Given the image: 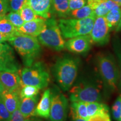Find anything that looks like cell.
Instances as JSON below:
<instances>
[{"label": "cell", "instance_id": "1", "mask_svg": "<svg viewBox=\"0 0 121 121\" xmlns=\"http://www.w3.org/2000/svg\"><path fill=\"white\" fill-rule=\"evenodd\" d=\"M80 63V58L65 55L59 58L53 67V73L57 84L63 91L71 88L78 76Z\"/></svg>", "mask_w": 121, "mask_h": 121}, {"label": "cell", "instance_id": "2", "mask_svg": "<svg viewBox=\"0 0 121 121\" xmlns=\"http://www.w3.org/2000/svg\"><path fill=\"white\" fill-rule=\"evenodd\" d=\"M102 89V82L97 78H80L69 89V100L71 102H100Z\"/></svg>", "mask_w": 121, "mask_h": 121}, {"label": "cell", "instance_id": "3", "mask_svg": "<svg viewBox=\"0 0 121 121\" xmlns=\"http://www.w3.org/2000/svg\"><path fill=\"white\" fill-rule=\"evenodd\" d=\"M20 56L25 66H29L40 55L41 47L35 37L19 33L9 40Z\"/></svg>", "mask_w": 121, "mask_h": 121}, {"label": "cell", "instance_id": "4", "mask_svg": "<svg viewBox=\"0 0 121 121\" xmlns=\"http://www.w3.org/2000/svg\"><path fill=\"white\" fill-rule=\"evenodd\" d=\"M96 65L100 76L109 91L117 89L119 81V71L115 57L110 53H100L96 56Z\"/></svg>", "mask_w": 121, "mask_h": 121}, {"label": "cell", "instance_id": "5", "mask_svg": "<svg viewBox=\"0 0 121 121\" xmlns=\"http://www.w3.org/2000/svg\"><path fill=\"white\" fill-rule=\"evenodd\" d=\"M20 77L22 86H34L39 89L47 87L50 82L49 72L41 62H34L25 66L21 71Z\"/></svg>", "mask_w": 121, "mask_h": 121}, {"label": "cell", "instance_id": "6", "mask_svg": "<svg viewBox=\"0 0 121 121\" xmlns=\"http://www.w3.org/2000/svg\"><path fill=\"white\" fill-rule=\"evenodd\" d=\"M95 17H88L82 19L72 18L60 19L58 25L63 38H72L90 34L93 28Z\"/></svg>", "mask_w": 121, "mask_h": 121}, {"label": "cell", "instance_id": "7", "mask_svg": "<svg viewBox=\"0 0 121 121\" xmlns=\"http://www.w3.org/2000/svg\"><path fill=\"white\" fill-rule=\"evenodd\" d=\"M37 39L41 44L54 51H60L65 48L64 38L58 22L54 17L46 19V27Z\"/></svg>", "mask_w": 121, "mask_h": 121}, {"label": "cell", "instance_id": "8", "mask_svg": "<svg viewBox=\"0 0 121 121\" xmlns=\"http://www.w3.org/2000/svg\"><path fill=\"white\" fill-rule=\"evenodd\" d=\"M69 102L66 96L55 87L51 90V104L49 119L51 121H66Z\"/></svg>", "mask_w": 121, "mask_h": 121}, {"label": "cell", "instance_id": "9", "mask_svg": "<svg viewBox=\"0 0 121 121\" xmlns=\"http://www.w3.org/2000/svg\"><path fill=\"white\" fill-rule=\"evenodd\" d=\"M110 30L105 17H96L93 28L90 33L93 43L104 45L109 41Z\"/></svg>", "mask_w": 121, "mask_h": 121}, {"label": "cell", "instance_id": "10", "mask_svg": "<svg viewBox=\"0 0 121 121\" xmlns=\"http://www.w3.org/2000/svg\"><path fill=\"white\" fill-rule=\"evenodd\" d=\"M19 69L11 47L7 43H0V72H18Z\"/></svg>", "mask_w": 121, "mask_h": 121}, {"label": "cell", "instance_id": "11", "mask_svg": "<svg viewBox=\"0 0 121 121\" xmlns=\"http://www.w3.org/2000/svg\"><path fill=\"white\" fill-rule=\"evenodd\" d=\"M93 44L90 34L72 38L65 42V48L76 54L85 53L88 52Z\"/></svg>", "mask_w": 121, "mask_h": 121}, {"label": "cell", "instance_id": "12", "mask_svg": "<svg viewBox=\"0 0 121 121\" xmlns=\"http://www.w3.org/2000/svg\"><path fill=\"white\" fill-rule=\"evenodd\" d=\"M0 81L4 90L9 91L20 90L22 86L20 75L18 72H0Z\"/></svg>", "mask_w": 121, "mask_h": 121}, {"label": "cell", "instance_id": "13", "mask_svg": "<svg viewBox=\"0 0 121 121\" xmlns=\"http://www.w3.org/2000/svg\"><path fill=\"white\" fill-rule=\"evenodd\" d=\"M46 27V19L42 17L30 22H25L22 26L17 28L19 33L37 37Z\"/></svg>", "mask_w": 121, "mask_h": 121}, {"label": "cell", "instance_id": "14", "mask_svg": "<svg viewBox=\"0 0 121 121\" xmlns=\"http://www.w3.org/2000/svg\"><path fill=\"white\" fill-rule=\"evenodd\" d=\"M51 104V90L46 89L35 109L34 116L48 119L49 118Z\"/></svg>", "mask_w": 121, "mask_h": 121}, {"label": "cell", "instance_id": "15", "mask_svg": "<svg viewBox=\"0 0 121 121\" xmlns=\"http://www.w3.org/2000/svg\"><path fill=\"white\" fill-rule=\"evenodd\" d=\"M38 16L45 19L51 17L52 0H25Z\"/></svg>", "mask_w": 121, "mask_h": 121}, {"label": "cell", "instance_id": "16", "mask_svg": "<svg viewBox=\"0 0 121 121\" xmlns=\"http://www.w3.org/2000/svg\"><path fill=\"white\" fill-rule=\"evenodd\" d=\"M20 90L9 91L4 90L1 95V99L11 114L19 108L20 101Z\"/></svg>", "mask_w": 121, "mask_h": 121}, {"label": "cell", "instance_id": "17", "mask_svg": "<svg viewBox=\"0 0 121 121\" xmlns=\"http://www.w3.org/2000/svg\"><path fill=\"white\" fill-rule=\"evenodd\" d=\"M38 99V95L32 98H20L19 109L25 118L34 117V110Z\"/></svg>", "mask_w": 121, "mask_h": 121}, {"label": "cell", "instance_id": "18", "mask_svg": "<svg viewBox=\"0 0 121 121\" xmlns=\"http://www.w3.org/2000/svg\"><path fill=\"white\" fill-rule=\"evenodd\" d=\"M70 11L69 0H52L51 14L62 19H66L69 17Z\"/></svg>", "mask_w": 121, "mask_h": 121}, {"label": "cell", "instance_id": "19", "mask_svg": "<svg viewBox=\"0 0 121 121\" xmlns=\"http://www.w3.org/2000/svg\"><path fill=\"white\" fill-rule=\"evenodd\" d=\"M70 114L71 118L78 117L88 120L86 102L82 101L71 102L70 105Z\"/></svg>", "mask_w": 121, "mask_h": 121}, {"label": "cell", "instance_id": "20", "mask_svg": "<svg viewBox=\"0 0 121 121\" xmlns=\"http://www.w3.org/2000/svg\"><path fill=\"white\" fill-rule=\"evenodd\" d=\"M107 23L110 31L116 28L121 19V6L110 10L105 16Z\"/></svg>", "mask_w": 121, "mask_h": 121}, {"label": "cell", "instance_id": "21", "mask_svg": "<svg viewBox=\"0 0 121 121\" xmlns=\"http://www.w3.org/2000/svg\"><path fill=\"white\" fill-rule=\"evenodd\" d=\"M0 33L10 38L20 33L19 32L17 29L6 18L5 16L0 17Z\"/></svg>", "mask_w": 121, "mask_h": 121}, {"label": "cell", "instance_id": "22", "mask_svg": "<svg viewBox=\"0 0 121 121\" xmlns=\"http://www.w3.org/2000/svg\"><path fill=\"white\" fill-rule=\"evenodd\" d=\"M89 118L95 114L103 113H109V108L106 104L101 102L86 103Z\"/></svg>", "mask_w": 121, "mask_h": 121}, {"label": "cell", "instance_id": "23", "mask_svg": "<svg viewBox=\"0 0 121 121\" xmlns=\"http://www.w3.org/2000/svg\"><path fill=\"white\" fill-rule=\"evenodd\" d=\"M69 17L72 19H82L88 17H96L94 11L88 5H85L81 8L71 11Z\"/></svg>", "mask_w": 121, "mask_h": 121}, {"label": "cell", "instance_id": "24", "mask_svg": "<svg viewBox=\"0 0 121 121\" xmlns=\"http://www.w3.org/2000/svg\"><path fill=\"white\" fill-rule=\"evenodd\" d=\"M19 13L22 16V19L25 22H30V21L37 19L40 17L35 13L34 10L30 7L28 3L26 2V1H25L22 8L20 10Z\"/></svg>", "mask_w": 121, "mask_h": 121}, {"label": "cell", "instance_id": "25", "mask_svg": "<svg viewBox=\"0 0 121 121\" xmlns=\"http://www.w3.org/2000/svg\"><path fill=\"white\" fill-rule=\"evenodd\" d=\"M39 90L34 86L23 85L20 90V96L21 98L34 97L38 95Z\"/></svg>", "mask_w": 121, "mask_h": 121}, {"label": "cell", "instance_id": "26", "mask_svg": "<svg viewBox=\"0 0 121 121\" xmlns=\"http://www.w3.org/2000/svg\"><path fill=\"white\" fill-rule=\"evenodd\" d=\"M5 17L16 28L22 26L25 22L22 19L19 12L10 11V13L5 15Z\"/></svg>", "mask_w": 121, "mask_h": 121}, {"label": "cell", "instance_id": "27", "mask_svg": "<svg viewBox=\"0 0 121 121\" xmlns=\"http://www.w3.org/2000/svg\"><path fill=\"white\" fill-rule=\"evenodd\" d=\"M114 51L117 57L119 71V86L121 88V41L119 39H115L113 43Z\"/></svg>", "mask_w": 121, "mask_h": 121}, {"label": "cell", "instance_id": "28", "mask_svg": "<svg viewBox=\"0 0 121 121\" xmlns=\"http://www.w3.org/2000/svg\"><path fill=\"white\" fill-rule=\"evenodd\" d=\"M94 11L96 17H99V16L105 17L106 15L109 11V10L107 6L106 0H102V2L98 4Z\"/></svg>", "mask_w": 121, "mask_h": 121}, {"label": "cell", "instance_id": "29", "mask_svg": "<svg viewBox=\"0 0 121 121\" xmlns=\"http://www.w3.org/2000/svg\"><path fill=\"white\" fill-rule=\"evenodd\" d=\"M112 112L114 120L118 121L121 113V96H118L115 100L112 108Z\"/></svg>", "mask_w": 121, "mask_h": 121}, {"label": "cell", "instance_id": "30", "mask_svg": "<svg viewBox=\"0 0 121 121\" xmlns=\"http://www.w3.org/2000/svg\"><path fill=\"white\" fill-rule=\"evenodd\" d=\"M10 11L19 12L25 0H7Z\"/></svg>", "mask_w": 121, "mask_h": 121}, {"label": "cell", "instance_id": "31", "mask_svg": "<svg viewBox=\"0 0 121 121\" xmlns=\"http://www.w3.org/2000/svg\"><path fill=\"white\" fill-rule=\"evenodd\" d=\"M11 116L0 98V121H10Z\"/></svg>", "mask_w": 121, "mask_h": 121}, {"label": "cell", "instance_id": "32", "mask_svg": "<svg viewBox=\"0 0 121 121\" xmlns=\"http://www.w3.org/2000/svg\"><path fill=\"white\" fill-rule=\"evenodd\" d=\"M70 11L77 10L84 7L87 3V0H69Z\"/></svg>", "mask_w": 121, "mask_h": 121}, {"label": "cell", "instance_id": "33", "mask_svg": "<svg viewBox=\"0 0 121 121\" xmlns=\"http://www.w3.org/2000/svg\"><path fill=\"white\" fill-rule=\"evenodd\" d=\"M88 121H111L109 113L95 114L88 119Z\"/></svg>", "mask_w": 121, "mask_h": 121}, {"label": "cell", "instance_id": "34", "mask_svg": "<svg viewBox=\"0 0 121 121\" xmlns=\"http://www.w3.org/2000/svg\"><path fill=\"white\" fill-rule=\"evenodd\" d=\"M26 119L24 117L18 108L11 114L10 121H26Z\"/></svg>", "mask_w": 121, "mask_h": 121}, {"label": "cell", "instance_id": "35", "mask_svg": "<svg viewBox=\"0 0 121 121\" xmlns=\"http://www.w3.org/2000/svg\"><path fill=\"white\" fill-rule=\"evenodd\" d=\"M8 11H9L8 1L0 0V17L5 16Z\"/></svg>", "mask_w": 121, "mask_h": 121}, {"label": "cell", "instance_id": "36", "mask_svg": "<svg viewBox=\"0 0 121 121\" xmlns=\"http://www.w3.org/2000/svg\"><path fill=\"white\" fill-rule=\"evenodd\" d=\"M10 39V38L7 37V36L0 33V43H4L6 41H9V40Z\"/></svg>", "mask_w": 121, "mask_h": 121}, {"label": "cell", "instance_id": "37", "mask_svg": "<svg viewBox=\"0 0 121 121\" xmlns=\"http://www.w3.org/2000/svg\"><path fill=\"white\" fill-rule=\"evenodd\" d=\"M29 121H42V120L40 118H38V117H36V116H34L32 118H29Z\"/></svg>", "mask_w": 121, "mask_h": 121}, {"label": "cell", "instance_id": "38", "mask_svg": "<svg viewBox=\"0 0 121 121\" xmlns=\"http://www.w3.org/2000/svg\"><path fill=\"white\" fill-rule=\"evenodd\" d=\"M72 121H88L85 119L81 118L75 117V118H72Z\"/></svg>", "mask_w": 121, "mask_h": 121}, {"label": "cell", "instance_id": "39", "mask_svg": "<svg viewBox=\"0 0 121 121\" xmlns=\"http://www.w3.org/2000/svg\"><path fill=\"white\" fill-rule=\"evenodd\" d=\"M116 30L117 31H121V19L117 27L116 28Z\"/></svg>", "mask_w": 121, "mask_h": 121}, {"label": "cell", "instance_id": "40", "mask_svg": "<svg viewBox=\"0 0 121 121\" xmlns=\"http://www.w3.org/2000/svg\"><path fill=\"white\" fill-rule=\"evenodd\" d=\"M4 86H3L2 84H1V81H0V98H1V95L2 94V92L4 91Z\"/></svg>", "mask_w": 121, "mask_h": 121}, {"label": "cell", "instance_id": "41", "mask_svg": "<svg viewBox=\"0 0 121 121\" xmlns=\"http://www.w3.org/2000/svg\"><path fill=\"white\" fill-rule=\"evenodd\" d=\"M112 1H113V2H116V4H117L119 6H121V0H112Z\"/></svg>", "mask_w": 121, "mask_h": 121}, {"label": "cell", "instance_id": "42", "mask_svg": "<svg viewBox=\"0 0 121 121\" xmlns=\"http://www.w3.org/2000/svg\"><path fill=\"white\" fill-rule=\"evenodd\" d=\"M118 121H121V116H120V118H119Z\"/></svg>", "mask_w": 121, "mask_h": 121}, {"label": "cell", "instance_id": "43", "mask_svg": "<svg viewBox=\"0 0 121 121\" xmlns=\"http://www.w3.org/2000/svg\"><path fill=\"white\" fill-rule=\"evenodd\" d=\"M26 121H29V118H27V119H26Z\"/></svg>", "mask_w": 121, "mask_h": 121}]
</instances>
